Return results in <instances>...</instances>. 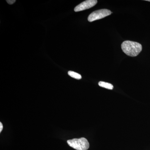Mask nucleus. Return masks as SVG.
Masks as SVG:
<instances>
[{
    "label": "nucleus",
    "mask_w": 150,
    "mask_h": 150,
    "mask_svg": "<svg viewBox=\"0 0 150 150\" xmlns=\"http://www.w3.org/2000/svg\"><path fill=\"white\" fill-rule=\"evenodd\" d=\"M121 48L126 55L132 57L138 56L142 50L140 43L134 41L126 40L121 44Z\"/></svg>",
    "instance_id": "1"
},
{
    "label": "nucleus",
    "mask_w": 150,
    "mask_h": 150,
    "mask_svg": "<svg viewBox=\"0 0 150 150\" xmlns=\"http://www.w3.org/2000/svg\"><path fill=\"white\" fill-rule=\"evenodd\" d=\"M67 143L71 147L77 150H87L89 148V142L84 138L68 140Z\"/></svg>",
    "instance_id": "2"
},
{
    "label": "nucleus",
    "mask_w": 150,
    "mask_h": 150,
    "mask_svg": "<svg viewBox=\"0 0 150 150\" xmlns=\"http://www.w3.org/2000/svg\"><path fill=\"white\" fill-rule=\"evenodd\" d=\"M112 13L111 11L106 9L98 10L92 13L88 17V20L89 21L93 22L98 20L104 18L105 17L110 15Z\"/></svg>",
    "instance_id": "3"
},
{
    "label": "nucleus",
    "mask_w": 150,
    "mask_h": 150,
    "mask_svg": "<svg viewBox=\"0 0 150 150\" xmlns=\"http://www.w3.org/2000/svg\"><path fill=\"white\" fill-rule=\"evenodd\" d=\"M98 1L96 0H87L81 3L74 8L75 12H79L91 8L96 4Z\"/></svg>",
    "instance_id": "4"
},
{
    "label": "nucleus",
    "mask_w": 150,
    "mask_h": 150,
    "mask_svg": "<svg viewBox=\"0 0 150 150\" xmlns=\"http://www.w3.org/2000/svg\"><path fill=\"white\" fill-rule=\"evenodd\" d=\"M98 85L101 87L104 88L112 90L113 88V86L112 84L105 82L100 81L98 83Z\"/></svg>",
    "instance_id": "5"
},
{
    "label": "nucleus",
    "mask_w": 150,
    "mask_h": 150,
    "mask_svg": "<svg viewBox=\"0 0 150 150\" xmlns=\"http://www.w3.org/2000/svg\"><path fill=\"white\" fill-rule=\"evenodd\" d=\"M68 74L71 77L76 79H81L82 78L80 74L72 71H69L68 72Z\"/></svg>",
    "instance_id": "6"
},
{
    "label": "nucleus",
    "mask_w": 150,
    "mask_h": 150,
    "mask_svg": "<svg viewBox=\"0 0 150 150\" xmlns=\"http://www.w3.org/2000/svg\"><path fill=\"white\" fill-rule=\"evenodd\" d=\"M6 1L10 5L13 4H14V3L16 1V0H7V1Z\"/></svg>",
    "instance_id": "7"
},
{
    "label": "nucleus",
    "mask_w": 150,
    "mask_h": 150,
    "mask_svg": "<svg viewBox=\"0 0 150 150\" xmlns=\"http://www.w3.org/2000/svg\"><path fill=\"white\" fill-rule=\"evenodd\" d=\"M3 129V126L2 123H1V122L0 123V132H1L2 131Z\"/></svg>",
    "instance_id": "8"
},
{
    "label": "nucleus",
    "mask_w": 150,
    "mask_h": 150,
    "mask_svg": "<svg viewBox=\"0 0 150 150\" xmlns=\"http://www.w3.org/2000/svg\"><path fill=\"white\" fill-rule=\"evenodd\" d=\"M146 1H147L150 2V0H146Z\"/></svg>",
    "instance_id": "9"
}]
</instances>
